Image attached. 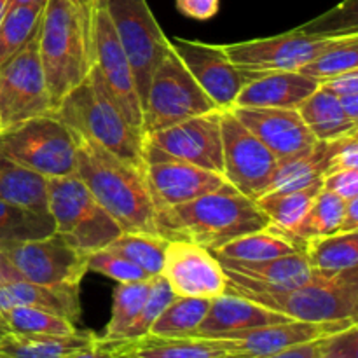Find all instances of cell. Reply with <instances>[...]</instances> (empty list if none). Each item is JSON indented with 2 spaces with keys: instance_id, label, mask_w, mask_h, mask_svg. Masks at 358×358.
<instances>
[{
  "instance_id": "obj_22",
  "label": "cell",
  "mask_w": 358,
  "mask_h": 358,
  "mask_svg": "<svg viewBox=\"0 0 358 358\" xmlns=\"http://www.w3.org/2000/svg\"><path fill=\"white\" fill-rule=\"evenodd\" d=\"M289 320L290 318L268 310L262 304L254 303L247 297L224 292L222 296L213 297L210 301L208 311L192 338L227 339L254 331V329L283 324Z\"/></svg>"
},
{
  "instance_id": "obj_26",
  "label": "cell",
  "mask_w": 358,
  "mask_h": 358,
  "mask_svg": "<svg viewBox=\"0 0 358 358\" xmlns=\"http://www.w3.org/2000/svg\"><path fill=\"white\" fill-rule=\"evenodd\" d=\"M338 142L339 138L331 140V142L318 140L310 149L278 161L273 180L266 192L294 191V189H303L324 180L325 175L332 171V157H334Z\"/></svg>"
},
{
  "instance_id": "obj_53",
  "label": "cell",
  "mask_w": 358,
  "mask_h": 358,
  "mask_svg": "<svg viewBox=\"0 0 358 358\" xmlns=\"http://www.w3.org/2000/svg\"><path fill=\"white\" fill-rule=\"evenodd\" d=\"M7 280H14L13 269L9 268V264L6 262V259L2 257V252H0V285Z\"/></svg>"
},
{
  "instance_id": "obj_28",
  "label": "cell",
  "mask_w": 358,
  "mask_h": 358,
  "mask_svg": "<svg viewBox=\"0 0 358 358\" xmlns=\"http://www.w3.org/2000/svg\"><path fill=\"white\" fill-rule=\"evenodd\" d=\"M0 199L49 215L48 178L0 152Z\"/></svg>"
},
{
  "instance_id": "obj_14",
  "label": "cell",
  "mask_w": 358,
  "mask_h": 358,
  "mask_svg": "<svg viewBox=\"0 0 358 358\" xmlns=\"http://www.w3.org/2000/svg\"><path fill=\"white\" fill-rule=\"evenodd\" d=\"M220 128L224 178L236 191L255 201L269 189L278 159L250 129L238 121L231 108L220 110Z\"/></svg>"
},
{
  "instance_id": "obj_35",
  "label": "cell",
  "mask_w": 358,
  "mask_h": 358,
  "mask_svg": "<svg viewBox=\"0 0 358 358\" xmlns=\"http://www.w3.org/2000/svg\"><path fill=\"white\" fill-rule=\"evenodd\" d=\"M345 199L322 189L317 198H315L308 215L304 217L301 226L292 234L294 243L301 250H304V245L310 240L339 233L343 213H345Z\"/></svg>"
},
{
  "instance_id": "obj_5",
  "label": "cell",
  "mask_w": 358,
  "mask_h": 358,
  "mask_svg": "<svg viewBox=\"0 0 358 358\" xmlns=\"http://www.w3.org/2000/svg\"><path fill=\"white\" fill-rule=\"evenodd\" d=\"M226 292L247 297L290 320L308 324L357 320L358 317V269L339 275L313 271L306 283L282 292L236 289H226Z\"/></svg>"
},
{
  "instance_id": "obj_38",
  "label": "cell",
  "mask_w": 358,
  "mask_h": 358,
  "mask_svg": "<svg viewBox=\"0 0 358 358\" xmlns=\"http://www.w3.org/2000/svg\"><path fill=\"white\" fill-rule=\"evenodd\" d=\"M166 245V238L154 236V234L121 233L105 248H110L112 252L128 259L152 278V276L161 275Z\"/></svg>"
},
{
  "instance_id": "obj_59",
  "label": "cell",
  "mask_w": 358,
  "mask_h": 358,
  "mask_svg": "<svg viewBox=\"0 0 358 358\" xmlns=\"http://www.w3.org/2000/svg\"><path fill=\"white\" fill-rule=\"evenodd\" d=\"M0 131H2V124H0Z\"/></svg>"
},
{
  "instance_id": "obj_52",
  "label": "cell",
  "mask_w": 358,
  "mask_h": 358,
  "mask_svg": "<svg viewBox=\"0 0 358 358\" xmlns=\"http://www.w3.org/2000/svg\"><path fill=\"white\" fill-rule=\"evenodd\" d=\"M339 103H341L343 110L346 112L352 121L358 122V94H348V96L338 98Z\"/></svg>"
},
{
  "instance_id": "obj_58",
  "label": "cell",
  "mask_w": 358,
  "mask_h": 358,
  "mask_svg": "<svg viewBox=\"0 0 358 358\" xmlns=\"http://www.w3.org/2000/svg\"><path fill=\"white\" fill-rule=\"evenodd\" d=\"M0 358H9V357H7V355H3V353L0 352Z\"/></svg>"
},
{
  "instance_id": "obj_55",
  "label": "cell",
  "mask_w": 358,
  "mask_h": 358,
  "mask_svg": "<svg viewBox=\"0 0 358 358\" xmlns=\"http://www.w3.org/2000/svg\"><path fill=\"white\" fill-rule=\"evenodd\" d=\"M7 334H9V327H7V322L6 318H3V313L0 311V339L6 338Z\"/></svg>"
},
{
  "instance_id": "obj_2",
  "label": "cell",
  "mask_w": 358,
  "mask_h": 358,
  "mask_svg": "<svg viewBox=\"0 0 358 358\" xmlns=\"http://www.w3.org/2000/svg\"><path fill=\"white\" fill-rule=\"evenodd\" d=\"M269 224L257 203L231 184L168 210L170 241L191 240L210 252Z\"/></svg>"
},
{
  "instance_id": "obj_36",
  "label": "cell",
  "mask_w": 358,
  "mask_h": 358,
  "mask_svg": "<svg viewBox=\"0 0 358 358\" xmlns=\"http://www.w3.org/2000/svg\"><path fill=\"white\" fill-rule=\"evenodd\" d=\"M45 6V3H44ZM44 6H10L0 23V69L35 37Z\"/></svg>"
},
{
  "instance_id": "obj_45",
  "label": "cell",
  "mask_w": 358,
  "mask_h": 358,
  "mask_svg": "<svg viewBox=\"0 0 358 358\" xmlns=\"http://www.w3.org/2000/svg\"><path fill=\"white\" fill-rule=\"evenodd\" d=\"M334 170H358V133L339 138L332 157Z\"/></svg>"
},
{
  "instance_id": "obj_51",
  "label": "cell",
  "mask_w": 358,
  "mask_h": 358,
  "mask_svg": "<svg viewBox=\"0 0 358 358\" xmlns=\"http://www.w3.org/2000/svg\"><path fill=\"white\" fill-rule=\"evenodd\" d=\"M72 2L76 3L77 9L80 10V14H83L84 21H86L87 28H90V31H91V23H93L94 9L98 7L100 0H72Z\"/></svg>"
},
{
  "instance_id": "obj_42",
  "label": "cell",
  "mask_w": 358,
  "mask_h": 358,
  "mask_svg": "<svg viewBox=\"0 0 358 358\" xmlns=\"http://www.w3.org/2000/svg\"><path fill=\"white\" fill-rule=\"evenodd\" d=\"M87 271L100 273V275L115 280L117 283L142 282V280L150 278L147 273L136 268L133 262H129L122 255L112 252L110 248H101V250L91 252L87 255Z\"/></svg>"
},
{
  "instance_id": "obj_30",
  "label": "cell",
  "mask_w": 358,
  "mask_h": 358,
  "mask_svg": "<svg viewBox=\"0 0 358 358\" xmlns=\"http://www.w3.org/2000/svg\"><path fill=\"white\" fill-rule=\"evenodd\" d=\"M320 191L322 182H318V184L308 185V187L303 189H294V191L266 192L261 198L255 199V203H257L259 208L266 213V217L269 219L271 226H275L276 229L282 231V233L292 241V234L296 233L297 227H299L301 222L304 220V217L308 215L315 198H317Z\"/></svg>"
},
{
  "instance_id": "obj_21",
  "label": "cell",
  "mask_w": 358,
  "mask_h": 358,
  "mask_svg": "<svg viewBox=\"0 0 358 358\" xmlns=\"http://www.w3.org/2000/svg\"><path fill=\"white\" fill-rule=\"evenodd\" d=\"M219 262L226 273L227 289L250 292H282L303 285L313 275L304 252L262 262H236L227 259H219Z\"/></svg>"
},
{
  "instance_id": "obj_19",
  "label": "cell",
  "mask_w": 358,
  "mask_h": 358,
  "mask_svg": "<svg viewBox=\"0 0 358 358\" xmlns=\"http://www.w3.org/2000/svg\"><path fill=\"white\" fill-rule=\"evenodd\" d=\"M231 112L278 161L296 156L318 142L306 128L297 108L233 107Z\"/></svg>"
},
{
  "instance_id": "obj_16",
  "label": "cell",
  "mask_w": 358,
  "mask_h": 358,
  "mask_svg": "<svg viewBox=\"0 0 358 358\" xmlns=\"http://www.w3.org/2000/svg\"><path fill=\"white\" fill-rule=\"evenodd\" d=\"M143 159H145V175L150 189L156 196V201L166 213V226L168 210L192 201L227 184L224 175L203 170L194 164L171 157L170 154L150 145L149 142H145ZM168 238H170V231H168Z\"/></svg>"
},
{
  "instance_id": "obj_23",
  "label": "cell",
  "mask_w": 358,
  "mask_h": 358,
  "mask_svg": "<svg viewBox=\"0 0 358 358\" xmlns=\"http://www.w3.org/2000/svg\"><path fill=\"white\" fill-rule=\"evenodd\" d=\"M317 87V80L301 72L257 73L241 87L233 107L297 108Z\"/></svg>"
},
{
  "instance_id": "obj_4",
  "label": "cell",
  "mask_w": 358,
  "mask_h": 358,
  "mask_svg": "<svg viewBox=\"0 0 358 358\" xmlns=\"http://www.w3.org/2000/svg\"><path fill=\"white\" fill-rule=\"evenodd\" d=\"M51 115L119 159L145 171V136L126 121L91 73L63 98Z\"/></svg>"
},
{
  "instance_id": "obj_12",
  "label": "cell",
  "mask_w": 358,
  "mask_h": 358,
  "mask_svg": "<svg viewBox=\"0 0 358 358\" xmlns=\"http://www.w3.org/2000/svg\"><path fill=\"white\" fill-rule=\"evenodd\" d=\"M51 94L38 58L37 34L0 69V124L3 129L52 114Z\"/></svg>"
},
{
  "instance_id": "obj_27",
  "label": "cell",
  "mask_w": 358,
  "mask_h": 358,
  "mask_svg": "<svg viewBox=\"0 0 358 358\" xmlns=\"http://www.w3.org/2000/svg\"><path fill=\"white\" fill-rule=\"evenodd\" d=\"M297 112L311 135L322 142H331L358 133L357 122L346 115L338 96L322 86H318L297 107Z\"/></svg>"
},
{
  "instance_id": "obj_37",
  "label": "cell",
  "mask_w": 358,
  "mask_h": 358,
  "mask_svg": "<svg viewBox=\"0 0 358 358\" xmlns=\"http://www.w3.org/2000/svg\"><path fill=\"white\" fill-rule=\"evenodd\" d=\"M150 280L142 282L117 283L114 290V299H112V315L105 327L103 336H100V341L114 343L121 339L126 329L133 324L145 303L147 296L150 292Z\"/></svg>"
},
{
  "instance_id": "obj_15",
  "label": "cell",
  "mask_w": 358,
  "mask_h": 358,
  "mask_svg": "<svg viewBox=\"0 0 358 358\" xmlns=\"http://www.w3.org/2000/svg\"><path fill=\"white\" fill-rule=\"evenodd\" d=\"M170 45L215 107L229 110L241 87L250 80L248 72L231 62L224 45L180 37L170 38Z\"/></svg>"
},
{
  "instance_id": "obj_33",
  "label": "cell",
  "mask_w": 358,
  "mask_h": 358,
  "mask_svg": "<svg viewBox=\"0 0 358 358\" xmlns=\"http://www.w3.org/2000/svg\"><path fill=\"white\" fill-rule=\"evenodd\" d=\"M52 233L55 222L49 215L0 199V250H7L24 241L38 240Z\"/></svg>"
},
{
  "instance_id": "obj_57",
  "label": "cell",
  "mask_w": 358,
  "mask_h": 358,
  "mask_svg": "<svg viewBox=\"0 0 358 358\" xmlns=\"http://www.w3.org/2000/svg\"><path fill=\"white\" fill-rule=\"evenodd\" d=\"M213 358H245V357H241V355H234V353H224V355L213 357Z\"/></svg>"
},
{
  "instance_id": "obj_29",
  "label": "cell",
  "mask_w": 358,
  "mask_h": 358,
  "mask_svg": "<svg viewBox=\"0 0 358 358\" xmlns=\"http://www.w3.org/2000/svg\"><path fill=\"white\" fill-rule=\"evenodd\" d=\"M93 332L70 336H20L9 334L0 339V352L9 358H66L96 343Z\"/></svg>"
},
{
  "instance_id": "obj_49",
  "label": "cell",
  "mask_w": 358,
  "mask_h": 358,
  "mask_svg": "<svg viewBox=\"0 0 358 358\" xmlns=\"http://www.w3.org/2000/svg\"><path fill=\"white\" fill-rule=\"evenodd\" d=\"M320 341V339H318ZM318 341L306 343V345L294 346V348L285 350L282 353H276V355L264 357V358H318Z\"/></svg>"
},
{
  "instance_id": "obj_43",
  "label": "cell",
  "mask_w": 358,
  "mask_h": 358,
  "mask_svg": "<svg viewBox=\"0 0 358 358\" xmlns=\"http://www.w3.org/2000/svg\"><path fill=\"white\" fill-rule=\"evenodd\" d=\"M318 358H358V324L322 338Z\"/></svg>"
},
{
  "instance_id": "obj_54",
  "label": "cell",
  "mask_w": 358,
  "mask_h": 358,
  "mask_svg": "<svg viewBox=\"0 0 358 358\" xmlns=\"http://www.w3.org/2000/svg\"><path fill=\"white\" fill-rule=\"evenodd\" d=\"M48 0H10V6H44Z\"/></svg>"
},
{
  "instance_id": "obj_40",
  "label": "cell",
  "mask_w": 358,
  "mask_h": 358,
  "mask_svg": "<svg viewBox=\"0 0 358 358\" xmlns=\"http://www.w3.org/2000/svg\"><path fill=\"white\" fill-rule=\"evenodd\" d=\"M358 69V35L338 41L322 51L315 59L299 70L310 79L317 80L318 86L336 76Z\"/></svg>"
},
{
  "instance_id": "obj_25",
  "label": "cell",
  "mask_w": 358,
  "mask_h": 358,
  "mask_svg": "<svg viewBox=\"0 0 358 358\" xmlns=\"http://www.w3.org/2000/svg\"><path fill=\"white\" fill-rule=\"evenodd\" d=\"M107 345L121 358H213L227 353L224 339L208 338H159L147 334L135 341Z\"/></svg>"
},
{
  "instance_id": "obj_1",
  "label": "cell",
  "mask_w": 358,
  "mask_h": 358,
  "mask_svg": "<svg viewBox=\"0 0 358 358\" xmlns=\"http://www.w3.org/2000/svg\"><path fill=\"white\" fill-rule=\"evenodd\" d=\"M72 133L77 149L76 173L122 233L154 234L170 241L166 213L156 201L145 171L119 159L79 133Z\"/></svg>"
},
{
  "instance_id": "obj_17",
  "label": "cell",
  "mask_w": 358,
  "mask_h": 358,
  "mask_svg": "<svg viewBox=\"0 0 358 358\" xmlns=\"http://www.w3.org/2000/svg\"><path fill=\"white\" fill-rule=\"evenodd\" d=\"M161 276L178 297L213 299L227 289L226 273L219 259L191 240L168 241Z\"/></svg>"
},
{
  "instance_id": "obj_47",
  "label": "cell",
  "mask_w": 358,
  "mask_h": 358,
  "mask_svg": "<svg viewBox=\"0 0 358 358\" xmlns=\"http://www.w3.org/2000/svg\"><path fill=\"white\" fill-rule=\"evenodd\" d=\"M324 90L331 91L334 96H348V94H358V69L336 76L332 79L320 84Z\"/></svg>"
},
{
  "instance_id": "obj_32",
  "label": "cell",
  "mask_w": 358,
  "mask_h": 358,
  "mask_svg": "<svg viewBox=\"0 0 358 358\" xmlns=\"http://www.w3.org/2000/svg\"><path fill=\"white\" fill-rule=\"evenodd\" d=\"M303 252L313 271L339 275L358 269V231L315 238Z\"/></svg>"
},
{
  "instance_id": "obj_13",
  "label": "cell",
  "mask_w": 358,
  "mask_h": 358,
  "mask_svg": "<svg viewBox=\"0 0 358 358\" xmlns=\"http://www.w3.org/2000/svg\"><path fill=\"white\" fill-rule=\"evenodd\" d=\"M2 252L14 280L51 287H80L87 273V254L52 233Z\"/></svg>"
},
{
  "instance_id": "obj_20",
  "label": "cell",
  "mask_w": 358,
  "mask_h": 358,
  "mask_svg": "<svg viewBox=\"0 0 358 358\" xmlns=\"http://www.w3.org/2000/svg\"><path fill=\"white\" fill-rule=\"evenodd\" d=\"M353 324H357V320L327 322V324L289 320L283 324L254 329V331L243 332L234 338H227L224 339V345H226L227 353H234V355L245 358H264L285 352L294 346L318 341V339L325 338L332 332L343 331Z\"/></svg>"
},
{
  "instance_id": "obj_34",
  "label": "cell",
  "mask_w": 358,
  "mask_h": 358,
  "mask_svg": "<svg viewBox=\"0 0 358 358\" xmlns=\"http://www.w3.org/2000/svg\"><path fill=\"white\" fill-rule=\"evenodd\" d=\"M210 301L199 297H178L161 311L149 334L159 338H192L208 311Z\"/></svg>"
},
{
  "instance_id": "obj_56",
  "label": "cell",
  "mask_w": 358,
  "mask_h": 358,
  "mask_svg": "<svg viewBox=\"0 0 358 358\" xmlns=\"http://www.w3.org/2000/svg\"><path fill=\"white\" fill-rule=\"evenodd\" d=\"M9 7H10V0H0V23H2V20L6 17Z\"/></svg>"
},
{
  "instance_id": "obj_44",
  "label": "cell",
  "mask_w": 358,
  "mask_h": 358,
  "mask_svg": "<svg viewBox=\"0 0 358 358\" xmlns=\"http://www.w3.org/2000/svg\"><path fill=\"white\" fill-rule=\"evenodd\" d=\"M322 189L339 196L345 201L358 198V170L329 171L322 180Z\"/></svg>"
},
{
  "instance_id": "obj_48",
  "label": "cell",
  "mask_w": 358,
  "mask_h": 358,
  "mask_svg": "<svg viewBox=\"0 0 358 358\" xmlns=\"http://www.w3.org/2000/svg\"><path fill=\"white\" fill-rule=\"evenodd\" d=\"M66 358H121V355H119L110 345L101 343L100 339L96 338V343H94L93 346H90V348L86 350H80V352L73 353V355Z\"/></svg>"
},
{
  "instance_id": "obj_10",
  "label": "cell",
  "mask_w": 358,
  "mask_h": 358,
  "mask_svg": "<svg viewBox=\"0 0 358 358\" xmlns=\"http://www.w3.org/2000/svg\"><path fill=\"white\" fill-rule=\"evenodd\" d=\"M91 76L126 121L142 131V101L135 73L112 28L103 7L98 3L91 23ZM143 133V131H142ZM145 136V135H143Z\"/></svg>"
},
{
  "instance_id": "obj_50",
  "label": "cell",
  "mask_w": 358,
  "mask_h": 358,
  "mask_svg": "<svg viewBox=\"0 0 358 358\" xmlns=\"http://www.w3.org/2000/svg\"><path fill=\"white\" fill-rule=\"evenodd\" d=\"M352 231H358V198L346 201L341 227H339V233H352Z\"/></svg>"
},
{
  "instance_id": "obj_31",
  "label": "cell",
  "mask_w": 358,
  "mask_h": 358,
  "mask_svg": "<svg viewBox=\"0 0 358 358\" xmlns=\"http://www.w3.org/2000/svg\"><path fill=\"white\" fill-rule=\"evenodd\" d=\"M303 252L275 226L269 224L268 227L254 233L243 234L236 240L229 241L227 245L213 252L219 259L236 262H262L269 259L283 257V255Z\"/></svg>"
},
{
  "instance_id": "obj_11",
  "label": "cell",
  "mask_w": 358,
  "mask_h": 358,
  "mask_svg": "<svg viewBox=\"0 0 358 358\" xmlns=\"http://www.w3.org/2000/svg\"><path fill=\"white\" fill-rule=\"evenodd\" d=\"M341 38L346 37H331L306 23L275 37L236 42L224 48L231 62L248 72L252 79L257 73L266 72H299L304 65Z\"/></svg>"
},
{
  "instance_id": "obj_18",
  "label": "cell",
  "mask_w": 358,
  "mask_h": 358,
  "mask_svg": "<svg viewBox=\"0 0 358 358\" xmlns=\"http://www.w3.org/2000/svg\"><path fill=\"white\" fill-rule=\"evenodd\" d=\"M145 142L171 157L203 170L224 173L220 110L191 117L145 136Z\"/></svg>"
},
{
  "instance_id": "obj_9",
  "label": "cell",
  "mask_w": 358,
  "mask_h": 358,
  "mask_svg": "<svg viewBox=\"0 0 358 358\" xmlns=\"http://www.w3.org/2000/svg\"><path fill=\"white\" fill-rule=\"evenodd\" d=\"M100 6L128 56L143 103L154 70L171 51L170 38L154 17L147 0H100Z\"/></svg>"
},
{
  "instance_id": "obj_39",
  "label": "cell",
  "mask_w": 358,
  "mask_h": 358,
  "mask_svg": "<svg viewBox=\"0 0 358 358\" xmlns=\"http://www.w3.org/2000/svg\"><path fill=\"white\" fill-rule=\"evenodd\" d=\"M3 318L9 332L20 336H70L77 332L73 322L30 306L10 308L3 313Z\"/></svg>"
},
{
  "instance_id": "obj_3",
  "label": "cell",
  "mask_w": 358,
  "mask_h": 358,
  "mask_svg": "<svg viewBox=\"0 0 358 358\" xmlns=\"http://www.w3.org/2000/svg\"><path fill=\"white\" fill-rule=\"evenodd\" d=\"M37 48L52 107L91 70V31L72 0H48L37 30ZM55 112V110H52Z\"/></svg>"
},
{
  "instance_id": "obj_8",
  "label": "cell",
  "mask_w": 358,
  "mask_h": 358,
  "mask_svg": "<svg viewBox=\"0 0 358 358\" xmlns=\"http://www.w3.org/2000/svg\"><path fill=\"white\" fill-rule=\"evenodd\" d=\"M171 48V45H170ZM219 110L198 86L173 49L150 77L142 103V131L150 135L191 117Z\"/></svg>"
},
{
  "instance_id": "obj_7",
  "label": "cell",
  "mask_w": 358,
  "mask_h": 358,
  "mask_svg": "<svg viewBox=\"0 0 358 358\" xmlns=\"http://www.w3.org/2000/svg\"><path fill=\"white\" fill-rule=\"evenodd\" d=\"M0 152L48 180L77 171L72 129L51 114L0 131Z\"/></svg>"
},
{
  "instance_id": "obj_6",
  "label": "cell",
  "mask_w": 358,
  "mask_h": 358,
  "mask_svg": "<svg viewBox=\"0 0 358 358\" xmlns=\"http://www.w3.org/2000/svg\"><path fill=\"white\" fill-rule=\"evenodd\" d=\"M48 210L55 233L87 255L108 247L122 233L77 173L49 178Z\"/></svg>"
},
{
  "instance_id": "obj_41",
  "label": "cell",
  "mask_w": 358,
  "mask_h": 358,
  "mask_svg": "<svg viewBox=\"0 0 358 358\" xmlns=\"http://www.w3.org/2000/svg\"><path fill=\"white\" fill-rule=\"evenodd\" d=\"M175 294L171 292V289L168 287V283L164 282L163 276H154L150 280V292L147 296L145 303H143L142 310H140L138 317L133 320V324L129 325L124 331V334L121 336L119 341L114 343H126V341H135V339L143 338V336L149 334L150 327L156 322V318L159 317L161 311L168 306V304L173 301Z\"/></svg>"
},
{
  "instance_id": "obj_46",
  "label": "cell",
  "mask_w": 358,
  "mask_h": 358,
  "mask_svg": "<svg viewBox=\"0 0 358 358\" xmlns=\"http://www.w3.org/2000/svg\"><path fill=\"white\" fill-rule=\"evenodd\" d=\"M178 13L191 20L208 21L219 13L220 0H175Z\"/></svg>"
},
{
  "instance_id": "obj_24",
  "label": "cell",
  "mask_w": 358,
  "mask_h": 358,
  "mask_svg": "<svg viewBox=\"0 0 358 358\" xmlns=\"http://www.w3.org/2000/svg\"><path fill=\"white\" fill-rule=\"evenodd\" d=\"M80 287H51L24 280H7L0 285V311L30 306L49 311L76 324L80 318Z\"/></svg>"
}]
</instances>
